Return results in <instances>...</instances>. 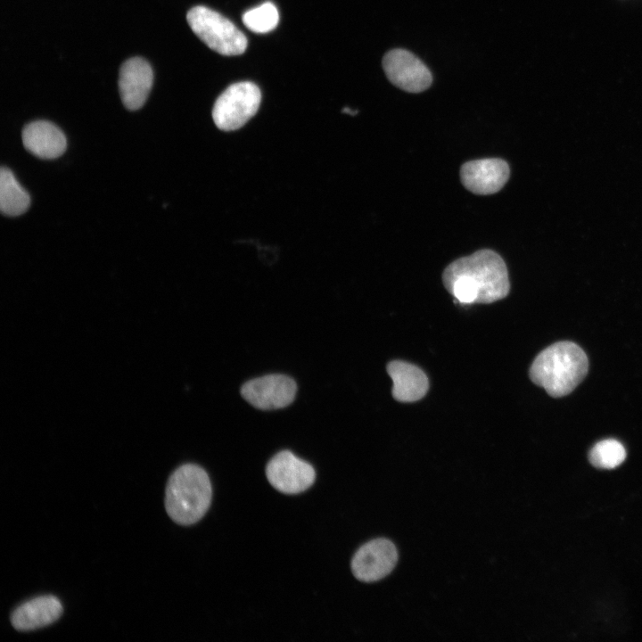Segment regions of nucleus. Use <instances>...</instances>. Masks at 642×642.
<instances>
[{"mask_svg": "<svg viewBox=\"0 0 642 642\" xmlns=\"http://www.w3.org/2000/svg\"><path fill=\"white\" fill-rule=\"evenodd\" d=\"M383 68L394 86L409 93L423 92L432 83V75L428 67L405 49L397 48L385 54Z\"/></svg>", "mask_w": 642, "mask_h": 642, "instance_id": "obj_8", "label": "nucleus"}, {"mask_svg": "<svg viewBox=\"0 0 642 642\" xmlns=\"http://www.w3.org/2000/svg\"><path fill=\"white\" fill-rule=\"evenodd\" d=\"M62 611V605L56 597L41 596L18 606L11 615V623L17 630L30 631L54 623Z\"/></svg>", "mask_w": 642, "mask_h": 642, "instance_id": "obj_12", "label": "nucleus"}, {"mask_svg": "<svg viewBox=\"0 0 642 642\" xmlns=\"http://www.w3.org/2000/svg\"><path fill=\"white\" fill-rule=\"evenodd\" d=\"M261 101L259 86L250 81L229 86L216 100L212 118L224 131L243 127L257 112Z\"/></svg>", "mask_w": 642, "mask_h": 642, "instance_id": "obj_5", "label": "nucleus"}, {"mask_svg": "<svg viewBox=\"0 0 642 642\" xmlns=\"http://www.w3.org/2000/svg\"><path fill=\"white\" fill-rule=\"evenodd\" d=\"M588 360L583 350L572 342H558L543 350L530 367V378L548 395L571 393L584 379Z\"/></svg>", "mask_w": 642, "mask_h": 642, "instance_id": "obj_2", "label": "nucleus"}, {"mask_svg": "<svg viewBox=\"0 0 642 642\" xmlns=\"http://www.w3.org/2000/svg\"><path fill=\"white\" fill-rule=\"evenodd\" d=\"M266 475L276 490L285 494L305 491L316 478L313 466L289 450L280 451L269 460Z\"/></svg>", "mask_w": 642, "mask_h": 642, "instance_id": "obj_7", "label": "nucleus"}, {"mask_svg": "<svg viewBox=\"0 0 642 642\" xmlns=\"http://www.w3.org/2000/svg\"><path fill=\"white\" fill-rule=\"evenodd\" d=\"M446 289L462 304L491 303L510 290L503 259L491 250H480L451 262L442 274Z\"/></svg>", "mask_w": 642, "mask_h": 642, "instance_id": "obj_1", "label": "nucleus"}, {"mask_svg": "<svg viewBox=\"0 0 642 642\" xmlns=\"http://www.w3.org/2000/svg\"><path fill=\"white\" fill-rule=\"evenodd\" d=\"M243 22L247 29L255 33H268L278 24L279 13L272 2H265L243 14Z\"/></svg>", "mask_w": 642, "mask_h": 642, "instance_id": "obj_17", "label": "nucleus"}, {"mask_svg": "<svg viewBox=\"0 0 642 642\" xmlns=\"http://www.w3.org/2000/svg\"><path fill=\"white\" fill-rule=\"evenodd\" d=\"M153 73L150 64L140 57L127 60L120 67L119 95L125 107L130 111L141 108L151 91Z\"/></svg>", "mask_w": 642, "mask_h": 642, "instance_id": "obj_11", "label": "nucleus"}, {"mask_svg": "<svg viewBox=\"0 0 642 642\" xmlns=\"http://www.w3.org/2000/svg\"><path fill=\"white\" fill-rule=\"evenodd\" d=\"M626 458L624 446L617 440L606 439L596 443L590 449L588 459L592 465L601 469H613Z\"/></svg>", "mask_w": 642, "mask_h": 642, "instance_id": "obj_16", "label": "nucleus"}, {"mask_svg": "<svg viewBox=\"0 0 642 642\" xmlns=\"http://www.w3.org/2000/svg\"><path fill=\"white\" fill-rule=\"evenodd\" d=\"M212 489L207 473L199 465L185 464L169 478L165 507L169 516L180 525L200 521L211 502Z\"/></svg>", "mask_w": 642, "mask_h": 642, "instance_id": "obj_3", "label": "nucleus"}, {"mask_svg": "<svg viewBox=\"0 0 642 642\" xmlns=\"http://www.w3.org/2000/svg\"><path fill=\"white\" fill-rule=\"evenodd\" d=\"M508 164L501 159H482L465 162L460 169L464 186L475 194H492L507 182Z\"/></svg>", "mask_w": 642, "mask_h": 642, "instance_id": "obj_10", "label": "nucleus"}, {"mask_svg": "<svg viewBox=\"0 0 642 642\" xmlns=\"http://www.w3.org/2000/svg\"><path fill=\"white\" fill-rule=\"evenodd\" d=\"M295 381L285 374H273L251 379L243 384L242 397L254 407L274 410L290 405L296 395Z\"/></svg>", "mask_w": 642, "mask_h": 642, "instance_id": "obj_6", "label": "nucleus"}, {"mask_svg": "<svg viewBox=\"0 0 642 642\" xmlns=\"http://www.w3.org/2000/svg\"><path fill=\"white\" fill-rule=\"evenodd\" d=\"M186 20L193 32L220 54L239 55L247 48L244 34L216 11L202 5L194 6L188 11Z\"/></svg>", "mask_w": 642, "mask_h": 642, "instance_id": "obj_4", "label": "nucleus"}, {"mask_svg": "<svg viewBox=\"0 0 642 642\" xmlns=\"http://www.w3.org/2000/svg\"><path fill=\"white\" fill-rule=\"evenodd\" d=\"M393 387L392 396L399 402H414L427 392L429 382L424 372L410 363L393 360L387 365Z\"/></svg>", "mask_w": 642, "mask_h": 642, "instance_id": "obj_14", "label": "nucleus"}, {"mask_svg": "<svg viewBox=\"0 0 642 642\" xmlns=\"http://www.w3.org/2000/svg\"><path fill=\"white\" fill-rule=\"evenodd\" d=\"M22 142L28 152L45 160L61 156L67 147V140L62 130L45 120L33 121L25 126Z\"/></svg>", "mask_w": 642, "mask_h": 642, "instance_id": "obj_13", "label": "nucleus"}, {"mask_svg": "<svg viewBox=\"0 0 642 642\" xmlns=\"http://www.w3.org/2000/svg\"><path fill=\"white\" fill-rule=\"evenodd\" d=\"M398 551L390 539L379 538L361 546L351 560L354 576L364 582H374L387 576L395 567Z\"/></svg>", "mask_w": 642, "mask_h": 642, "instance_id": "obj_9", "label": "nucleus"}, {"mask_svg": "<svg viewBox=\"0 0 642 642\" xmlns=\"http://www.w3.org/2000/svg\"><path fill=\"white\" fill-rule=\"evenodd\" d=\"M29 193L19 184L12 171L2 168L0 171V210L4 215L15 217L23 214L29 207Z\"/></svg>", "mask_w": 642, "mask_h": 642, "instance_id": "obj_15", "label": "nucleus"}]
</instances>
